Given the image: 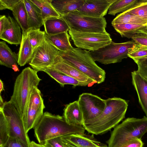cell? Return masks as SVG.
<instances>
[{"mask_svg": "<svg viewBox=\"0 0 147 147\" xmlns=\"http://www.w3.org/2000/svg\"><path fill=\"white\" fill-rule=\"evenodd\" d=\"M105 107L96 118L84 122L82 126L88 133L104 134L114 128L125 118L128 100L114 97L105 100Z\"/></svg>", "mask_w": 147, "mask_h": 147, "instance_id": "obj_1", "label": "cell"}, {"mask_svg": "<svg viewBox=\"0 0 147 147\" xmlns=\"http://www.w3.org/2000/svg\"><path fill=\"white\" fill-rule=\"evenodd\" d=\"M34 136L39 144H43L47 140L76 133H84L82 125H70L63 116L45 112L34 128Z\"/></svg>", "mask_w": 147, "mask_h": 147, "instance_id": "obj_2", "label": "cell"}, {"mask_svg": "<svg viewBox=\"0 0 147 147\" xmlns=\"http://www.w3.org/2000/svg\"><path fill=\"white\" fill-rule=\"evenodd\" d=\"M37 72L30 67H26L18 76L14 83L13 93L9 101L14 106L23 120L31 94L41 80Z\"/></svg>", "mask_w": 147, "mask_h": 147, "instance_id": "obj_3", "label": "cell"}, {"mask_svg": "<svg viewBox=\"0 0 147 147\" xmlns=\"http://www.w3.org/2000/svg\"><path fill=\"white\" fill-rule=\"evenodd\" d=\"M90 52L78 48L73 47L71 50L66 52L59 51V55L96 83H101L105 80V71L96 64Z\"/></svg>", "mask_w": 147, "mask_h": 147, "instance_id": "obj_4", "label": "cell"}, {"mask_svg": "<svg viewBox=\"0 0 147 147\" xmlns=\"http://www.w3.org/2000/svg\"><path fill=\"white\" fill-rule=\"evenodd\" d=\"M147 132V117L128 118L115 127L106 142L108 147H122L131 139L141 140Z\"/></svg>", "mask_w": 147, "mask_h": 147, "instance_id": "obj_5", "label": "cell"}, {"mask_svg": "<svg viewBox=\"0 0 147 147\" xmlns=\"http://www.w3.org/2000/svg\"><path fill=\"white\" fill-rule=\"evenodd\" d=\"M66 22L69 30L84 32L105 33L107 22L104 17L94 18L81 14L77 10L60 16Z\"/></svg>", "mask_w": 147, "mask_h": 147, "instance_id": "obj_6", "label": "cell"}, {"mask_svg": "<svg viewBox=\"0 0 147 147\" xmlns=\"http://www.w3.org/2000/svg\"><path fill=\"white\" fill-rule=\"evenodd\" d=\"M136 43L133 40L120 43L112 41L109 45L90 53L95 61L105 65L115 63L128 57L129 49Z\"/></svg>", "mask_w": 147, "mask_h": 147, "instance_id": "obj_7", "label": "cell"}, {"mask_svg": "<svg viewBox=\"0 0 147 147\" xmlns=\"http://www.w3.org/2000/svg\"><path fill=\"white\" fill-rule=\"evenodd\" d=\"M74 45L81 49L93 51L109 44L112 41L110 34L105 33L84 32L69 30Z\"/></svg>", "mask_w": 147, "mask_h": 147, "instance_id": "obj_8", "label": "cell"}, {"mask_svg": "<svg viewBox=\"0 0 147 147\" xmlns=\"http://www.w3.org/2000/svg\"><path fill=\"white\" fill-rule=\"evenodd\" d=\"M7 122L10 137L16 138L28 145L30 142L23 119L14 106L9 101L4 102L2 107Z\"/></svg>", "mask_w": 147, "mask_h": 147, "instance_id": "obj_9", "label": "cell"}, {"mask_svg": "<svg viewBox=\"0 0 147 147\" xmlns=\"http://www.w3.org/2000/svg\"><path fill=\"white\" fill-rule=\"evenodd\" d=\"M59 51L45 40L41 45L33 50L29 64L37 72L43 71L54 63Z\"/></svg>", "mask_w": 147, "mask_h": 147, "instance_id": "obj_10", "label": "cell"}, {"mask_svg": "<svg viewBox=\"0 0 147 147\" xmlns=\"http://www.w3.org/2000/svg\"><path fill=\"white\" fill-rule=\"evenodd\" d=\"M45 108L40 90L35 87L32 92L23 118L27 133L34 128L44 113Z\"/></svg>", "mask_w": 147, "mask_h": 147, "instance_id": "obj_11", "label": "cell"}, {"mask_svg": "<svg viewBox=\"0 0 147 147\" xmlns=\"http://www.w3.org/2000/svg\"><path fill=\"white\" fill-rule=\"evenodd\" d=\"M82 111L84 122L98 116L106 106L105 100L91 93H84L78 100Z\"/></svg>", "mask_w": 147, "mask_h": 147, "instance_id": "obj_12", "label": "cell"}, {"mask_svg": "<svg viewBox=\"0 0 147 147\" xmlns=\"http://www.w3.org/2000/svg\"><path fill=\"white\" fill-rule=\"evenodd\" d=\"M46 69L56 71L71 77L79 81L81 86H91L96 83L94 80L67 62L59 54L54 63Z\"/></svg>", "mask_w": 147, "mask_h": 147, "instance_id": "obj_13", "label": "cell"}, {"mask_svg": "<svg viewBox=\"0 0 147 147\" xmlns=\"http://www.w3.org/2000/svg\"><path fill=\"white\" fill-rule=\"evenodd\" d=\"M116 0H85L77 10L84 15L96 18L104 17L111 5Z\"/></svg>", "mask_w": 147, "mask_h": 147, "instance_id": "obj_14", "label": "cell"}, {"mask_svg": "<svg viewBox=\"0 0 147 147\" xmlns=\"http://www.w3.org/2000/svg\"><path fill=\"white\" fill-rule=\"evenodd\" d=\"M65 147H108L97 140L94 134L76 133L61 137Z\"/></svg>", "mask_w": 147, "mask_h": 147, "instance_id": "obj_15", "label": "cell"}, {"mask_svg": "<svg viewBox=\"0 0 147 147\" xmlns=\"http://www.w3.org/2000/svg\"><path fill=\"white\" fill-rule=\"evenodd\" d=\"M132 83L137 92L139 103L147 117V79L137 71L131 73Z\"/></svg>", "mask_w": 147, "mask_h": 147, "instance_id": "obj_16", "label": "cell"}, {"mask_svg": "<svg viewBox=\"0 0 147 147\" xmlns=\"http://www.w3.org/2000/svg\"><path fill=\"white\" fill-rule=\"evenodd\" d=\"M63 116L69 124L82 126L84 124L82 113L78 100L65 105Z\"/></svg>", "mask_w": 147, "mask_h": 147, "instance_id": "obj_17", "label": "cell"}, {"mask_svg": "<svg viewBox=\"0 0 147 147\" xmlns=\"http://www.w3.org/2000/svg\"><path fill=\"white\" fill-rule=\"evenodd\" d=\"M18 53L13 52L5 41L0 42V64L12 68L14 71H19L18 66Z\"/></svg>", "mask_w": 147, "mask_h": 147, "instance_id": "obj_18", "label": "cell"}, {"mask_svg": "<svg viewBox=\"0 0 147 147\" xmlns=\"http://www.w3.org/2000/svg\"><path fill=\"white\" fill-rule=\"evenodd\" d=\"M8 18L10 21V26L0 35V38L10 44L17 46L20 44L22 40L21 28L12 17L9 16Z\"/></svg>", "mask_w": 147, "mask_h": 147, "instance_id": "obj_19", "label": "cell"}, {"mask_svg": "<svg viewBox=\"0 0 147 147\" xmlns=\"http://www.w3.org/2000/svg\"><path fill=\"white\" fill-rule=\"evenodd\" d=\"M30 30L40 29L43 25L41 11L30 0H24Z\"/></svg>", "mask_w": 147, "mask_h": 147, "instance_id": "obj_20", "label": "cell"}, {"mask_svg": "<svg viewBox=\"0 0 147 147\" xmlns=\"http://www.w3.org/2000/svg\"><path fill=\"white\" fill-rule=\"evenodd\" d=\"M43 25L47 35H54L69 30L67 23L61 17L48 18L44 21Z\"/></svg>", "mask_w": 147, "mask_h": 147, "instance_id": "obj_21", "label": "cell"}, {"mask_svg": "<svg viewBox=\"0 0 147 147\" xmlns=\"http://www.w3.org/2000/svg\"><path fill=\"white\" fill-rule=\"evenodd\" d=\"M12 13L15 20L20 27L22 34L26 35L30 30L28 18L24 0H20L13 9Z\"/></svg>", "mask_w": 147, "mask_h": 147, "instance_id": "obj_22", "label": "cell"}, {"mask_svg": "<svg viewBox=\"0 0 147 147\" xmlns=\"http://www.w3.org/2000/svg\"><path fill=\"white\" fill-rule=\"evenodd\" d=\"M85 0H52L51 4L61 16L77 10L83 5Z\"/></svg>", "mask_w": 147, "mask_h": 147, "instance_id": "obj_23", "label": "cell"}, {"mask_svg": "<svg viewBox=\"0 0 147 147\" xmlns=\"http://www.w3.org/2000/svg\"><path fill=\"white\" fill-rule=\"evenodd\" d=\"M70 37L67 32L52 35L46 34V40L60 51L66 52L73 48L69 41Z\"/></svg>", "mask_w": 147, "mask_h": 147, "instance_id": "obj_24", "label": "cell"}, {"mask_svg": "<svg viewBox=\"0 0 147 147\" xmlns=\"http://www.w3.org/2000/svg\"><path fill=\"white\" fill-rule=\"evenodd\" d=\"M33 50L27 35L22 34V38L19 52L18 64L21 66L29 63L32 58Z\"/></svg>", "mask_w": 147, "mask_h": 147, "instance_id": "obj_25", "label": "cell"}, {"mask_svg": "<svg viewBox=\"0 0 147 147\" xmlns=\"http://www.w3.org/2000/svg\"><path fill=\"white\" fill-rule=\"evenodd\" d=\"M40 10L43 22L52 17H60L51 4L52 0H30Z\"/></svg>", "mask_w": 147, "mask_h": 147, "instance_id": "obj_26", "label": "cell"}, {"mask_svg": "<svg viewBox=\"0 0 147 147\" xmlns=\"http://www.w3.org/2000/svg\"><path fill=\"white\" fill-rule=\"evenodd\" d=\"M112 25L121 36L129 38H131L134 35L139 32L140 30L146 26L139 24L128 23Z\"/></svg>", "mask_w": 147, "mask_h": 147, "instance_id": "obj_27", "label": "cell"}, {"mask_svg": "<svg viewBox=\"0 0 147 147\" xmlns=\"http://www.w3.org/2000/svg\"><path fill=\"white\" fill-rule=\"evenodd\" d=\"M112 25L122 24H134L147 26V21L127 11L118 15L112 21Z\"/></svg>", "mask_w": 147, "mask_h": 147, "instance_id": "obj_28", "label": "cell"}, {"mask_svg": "<svg viewBox=\"0 0 147 147\" xmlns=\"http://www.w3.org/2000/svg\"><path fill=\"white\" fill-rule=\"evenodd\" d=\"M43 71L58 82L62 87L66 84L72 85L74 87L80 86L78 80L62 73L49 69H46Z\"/></svg>", "mask_w": 147, "mask_h": 147, "instance_id": "obj_29", "label": "cell"}, {"mask_svg": "<svg viewBox=\"0 0 147 147\" xmlns=\"http://www.w3.org/2000/svg\"><path fill=\"white\" fill-rule=\"evenodd\" d=\"M139 0H116L110 6L108 10L109 14L115 16L120 12L128 10L138 1Z\"/></svg>", "mask_w": 147, "mask_h": 147, "instance_id": "obj_30", "label": "cell"}, {"mask_svg": "<svg viewBox=\"0 0 147 147\" xmlns=\"http://www.w3.org/2000/svg\"><path fill=\"white\" fill-rule=\"evenodd\" d=\"M33 50L41 45L46 40L45 31L40 29L29 30L26 34Z\"/></svg>", "mask_w": 147, "mask_h": 147, "instance_id": "obj_31", "label": "cell"}, {"mask_svg": "<svg viewBox=\"0 0 147 147\" xmlns=\"http://www.w3.org/2000/svg\"><path fill=\"white\" fill-rule=\"evenodd\" d=\"M10 137L9 126L2 108H0V146L5 144Z\"/></svg>", "mask_w": 147, "mask_h": 147, "instance_id": "obj_32", "label": "cell"}, {"mask_svg": "<svg viewBox=\"0 0 147 147\" xmlns=\"http://www.w3.org/2000/svg\"><path fill=\"white\" fill-rule=\"evenodd\" d=\"M127 11L147 21V0H139L134 6Z\"/></svg>", "mask_w": 147, "mask_h": 147, "instance_id": "obj_33", "label": "cell"}, {"mask_svg": "<svg viewBox=\"0 0 147 147\" xmlns=\"http://www.w3.org/2000/svg\"><path fill=\"white\" fill-rule=\"evenodd\" d=\"M147 56V47L136 43L131 48L129 49L128 57L132 59Z\"/></svg>", "mask_w": 147, "mask_h": 147, "instance_id": "obj_34", "label": "cell"}, {"mask_svg": "<svg viewBox=\"0 0 147 147\" xmlns=\"http://www.w3.org/2000/svg\"><path fill=\"white\" fill-rule=\"evenodd\" d=\"M133 59L138 65V69L137 71L147 79V56Z\"/></svg>", "mask_w": 147, "mask_h": 147, "instance_id": "obj_35", "label": "cell"}, {"mask_svg": "<svg viewBox=\"0 0 147 147\" xmlns=\"http://www.w3.org/2000/svg\"><path fill=\"white\" fill-rule=\"evenodd\" d=\"M0 147H30V145L16 138L10 137L7 142Z\"/></svg>", "mask_w": 147, "mask_h": 147, "instance_id": "obj_36", "label": "cell"}, {"mask_svg": "<svg viewBox=\"0 0 147 147\" xmlns=\"http://www.w3.org/2000/svg\"><path fill=\"white\" fill-rule=\"evenodd\" d=\"M47 147H65L61 137L52 138L45 141L43 144Z\"/></svg>", "mask_w": 147, "mask_h": 147, "instance_id": "obj_37", "label": "cell"}, {"mask_svg": "<svg viewBox=\"0 0 147 147\" xmlns=\"http://www.w3.org/2000/svg\"><path fill=\"white\" fill-rule=\"evenodd\" d=\"M20 0H0V10L7 9L12 11Z\"/></svg>", "mask_w": 147, "mask_h": 147, "instance_id": "obj_38", "label": "cell"}, {"mask_svg": "<svg viewBox=\"0 0 147 147\" xmlns=\"http://www.w3.org/2000/svg\"><path fill=\"white\" fill-rule=\"evenodd\" d=\"M131 38L136 43L147 47V34L139 32L134 35Z\"/></svg>", "mask_w": 147, "mask_h": 147, "instance_id": "obj_39", "label": "cell"}, {"mask_svg": "<svg viewBox=\"0 0 147 147\" xmlns=\"http://www.w3.org/2000/svg\"><path fill=\"white\" fill-rule=\"evenodd\" d=\"M10 25L8 18L5 15L0 16V35L9 27Z\"/></svg>", "mask_w": 147, "mask_h": 147, "instance_id": "obj_40", "label": "cell"}, {"mask_svg": "<svg viewBox=\"0 0 147 147\" xmlns=\"http://www.w3.org/2000/svg\"><path fill=\"white\" fill-rule=\"evenodd\" d=\"M143 145L141 139L134 138L128 141L122 147H143Z\"/></svg>", "mask_w": 147, "mask_h": 147, "instance_id": "obj_41", "label": "cell"}, {"mask_svg": "<svg viewBox=\"0 0 147 147\" xmlns=\"http://www.w3.org/2000/svg\"><path fill=\"white\" fill-rule=\"evenodd\" d=\"M29 145L30 147H47L44 144H37L34 141L30 142Z\"/></svg>", "mask_w": 147, "mask_h": 147, "instance_id": "obj_42", "label": "cell"}, {"mask_svg": "<svg viewBox=\"0 0 147 147\" xmlns=\"http://www.w3.org/2000/svg\"><path fill=\"white\" fill-rule=\"evenodd\" d=\"M3 83L1 80L0 79V94H1V92L5 90L3 86Z\"/></svg>", "mask_w": 147, "mask_h": 147, "instance_id": "obj_43", "label": "cell"}, {"mask_svg": "<svg viewBox=\"0 0 147 147\" xmlns=\"http://www.w3.org/2000/svg\"><path fill=\"white\" fill-rule=\"evenodd\" d=\"M139 32H142L147 34V26L140 31Z\"/></svg>", "mask_w": 147, "mask_h": 147, "instance_id": "obj_44", "label": "cell"}]
</instances>
